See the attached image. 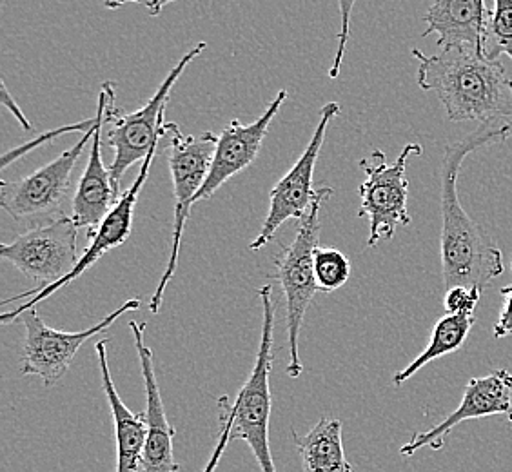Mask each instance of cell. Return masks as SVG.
I'll return each instance as SVG.
<instances>
[{
	"instance_id": "cell-22",
	"label": "cell",
	"mask_w": 512,
	"mask_h": 472,
	"mask_svg": "<svg viewBox=\"0 0 512 472\" xmlns=\"http://www.w3.org/2000/svg\"><path fill=\"white\" fill-rule=\"evenodd\" d=\"M351 276L349 258L335 247L318 246L315 249L316 287L322 293H335L344 287Z\"/></svg>"
},
{
	"instance_id": "cell-13",
	"label": "cell",
	"mask_w": 512,
	"mask_h": 472,
	"mask_svg": "<svg viewBox=\"0 0 512 472\" xmlns=\"http://www.w3.org/2000/svg\"><path fill=\"white\" fill-rule=\"evenodd\" d=\"M498 414L507 416V420L512 423V374L505 369H498L480 378H471L465 385L458 409H454L445 420L436 423L431 429L414 434L400 449V454L411 458L425 447L431 451H440L445 447L447 436L460 423Z\"/></svg>"
},
{
	"instance_id": "cell-6",
	"label": "cell",
	"mask_w": 512,
	"mask_h": 472,
	"mask_svg": "<svg viewBox=\"0 0 512 472\" xmlns=\"http://www.w3.org/2000/svg\"><path fill=\"white\" fill-rule=\"evenodd\" d=\"M206 42H198L191 50L178 60L175 68L171 69L168 77L162 80L160 88L142 108L133 113H120L115 108V93L111 95L108 104V118L106 122L111 124L108 133V146L113 148V162L109 166L115 191L120 195V184L131 166L137 162H144L158 138L164 137V113L168 106L171 89L175 88L180 75L186 71L189 64L197 59L202 51L206 50Z\"/></svg>"
},
{
	"instance_id": "cell-27",
	"label": "cell",
	"mask_w": 512,
	"mask_h": 472,
	"mask_svg": "<svg viewBox=\"0 0 512 472\" xmlns=\"http://www.w3.org/2000/svg\"><path fill=\"white\" fill-rule=\"evenodd\" d=\"M500 293L503 296V307L500 318L494 325L493 335L494 338H507V336H512V284L503 287Z\"/></svg>"
},
{
	"instance_id": "cell-23",
	"label": "cell",
	"mask_w": 512,
	"mask_h": 472,
	"mask_svg": "<svg viewBox=\"0 0 512 472\" xmlns=\"http://www.w3.org/2000/svg\"><path fill=\"white\" fill-rule=\"evenodd\" d=\"M95 122H97V117L88 118V120H82V122H77V124H69V126H62V128L53 129V131H48V133H44V135H40V137L33 138L30 142L22 144L20 148L13 149L10 153H4V157H2V169L10 168L13 162H17V160H20L24 155H28L33 149L44 146V144H48V142H53L55 138L62 137V135H68V133H82V135H84V133H88L89 129L95 126Z\"/></svg>"
},
{
	"instance_id": "cell-2",
	"label": "cell",
	"mask_w": 512,
	"mask_h": 472,
	"mask_svg": "<svg viewBox=\"0 0 512 472\" xmlns=\"http://www.w3.org/2000/svg\"><path fill=\"white\" fill-rule=\"evenodd\" d=\"M418 60L416 80L424 91H433L444 104L451 122H493L512 118V79L502 60L487 59L471 46H444L438 55H424L414 48Z\"/></svg>"
},
{
	"instance_id": "cell-30",
	"label": "cell",
	"mask_w": 512,
	"mask_h": 472,
	"mask_svg": "<svg viewBox=\"0 0 512 472\" xmlns=\"http://www.w3.org/2000/svg\"><path fill=\"white\" fill-rule=\"evenodd\" d=\"M171 2H175V0H155V2L149 6V15H151V17H157V15H160V11L164 10Z\"/></svg>"
},
{
	"instance_id": "cell-19",
	"label": "cell",
	"mask_w": 512,
	"mask_h": 472,
	"mask_svg": "<svg viewBox=\"0 0 512 472\" xmlns=\"http://www.w3.org/2000/svg\"><path fill=\"white\" fill-rule=\"evenodd\" d=\"M293 438L304 472H355L345 456L340 420L322 416L306 436H298L293 431Z\"/></svg>"
},
{
	"instance_id": "cell-12",
	"label": "cell",
	"mask_w": 512,
	"mask_h": 472,
	"mask_svg": "<svg viewBox=\"0 0 512 472\" xmlns=\"http://www.w3.org/2000/svg\"><path fill=\"white\" fill-rule=\"evenodd\" d=\"M338 115H340L338 102H327L320 111L318 126L304 153L293 164V168L276 182V186L269 193V211L260 233L249 246L251 251L266 247L273 240L276 231L284 226L287 220L306 218L316 195V189H313V177H315L316 162L324 146L325 133L329 124L335 122Z\"/></svg>"
},
{
	"instance_id": "cell-7",
	"label": "cell",
	"mask_w": 512,
	"mask_h": 472,
	"mask_svg": "<svg viewBox=\"0 0 512 472\" xmlns=\"http://www.w3.org/2000/svg\"><path fill=\"white\" fill-rule=\"evenodd\" d=\"M424 148L420 144H407L393 164H387L382 151H373L360 160L365 180L360 184V217L369 218L367 246L375 247L382 240H391L396 227L409 226L411 215L407 209L409 182L405 177L407 162L420 157Z\"/></svg>"
},
{
	"instance_id": "cell-5",
	"label": "cell",
	"mask_w": 512,
	"mask_h": 472,
	"mask_svg": "<svg viewBox=\"0 0 512 472\" xmlns=\"http://www.w3.org/2000/svg\"><path fill=\"white\" fill-rule=\"evenodd\" d=\"M164 133L169 140L168 162L171 180H173V195H175V217H173V236H171L168 266L164 275L160 276V282L149 302V311L153 315L160 313L164 293L177 271L178 253L182 246L186 222H188L191 207L197 200L198 191L202 189L209 175L215 148H217V135L209 131L202 135H184L175 122H166Z\"/></svg>"
},
{
	"instance_id": "cell-1",
	"label": "cell",
	"mask_w": 512,
	"mask_h": 472,
	"mask_svg": "<svg viewBox=\"0 0 512 472\" xmlns=\"http://www.w3.org/2000/svg\"><path fill=\"white\" fill-rule=\"evenodd\" d=\"M511 133L512 126L507 120L483 122L445 149L440 169V260L445 289L467 287L485 291L494 278L503 273L502 251L483 235L482 229L463 209L458 197V177L463 160L473 151L503 142Z\"/></svg>"
},
{
	"instance_id": "cell-28",
	"label": "cell",
	"mask_w": 512,
	"mask_h": 472,
	"mask_svg": "<svg viewBox=\"0 0 512 472\" xmlns=\"http://www.w3.org/2000/svg\"><path fill=\"white\" fill-rule=\"evenodd\" d=\"M0 88H2V106L10 109L11 115L19 120L20 128L24 129V131H31L33 126H31L30 120L24 117L22 109H20L19 104L13 100V97H11V93L8 91V88H6V84H4V82H0Z\"/></svg>"
},
{
	"instance_id": "cell-21",
	"label": "cell",
	"mask_w": 512,
	"mask_h": 472,
	"mask_svg": "<svg viewBox=\"0 0 512 472\" xmlns=\"http://www.w3.org/2000/svg\"><path fill=\"white\" fill-rule=\"evenodd\" d=\"M483 55L491 60L507 55L512 60V0H494L483 39Z\"/></svg>"
},
{
	"instance_id": "cell-25",
	"label": "cell",
	"mask_w": 512,
	"mask_h": 472,
	"mask_svg": "<svg viewBox=\"0 0 512 472\" xmlns=\"http://www.w3.org/2000/svg\"><path fill=\"white\" fill-rule=\"evenodd\" d=\"M356 0H338V10H340V33H338V48H336L333 66L329 69V79H338L342 62H344L345 48L351 37V13L355 8Z\"/></svg>"
},
{
	"instance_id": "cell-11",
	"label": "cell",
	"mask_w": 512,
	"mask_h": 472,
	"mask_svg": "<svg viewBox=\"0 0 512 472\" xmlns=\"http://www.w3.org/2000/svg\"><path fill=\"white\" fill-rule=\"evenodd\" d=\"M79 227L71 217H59L33 226L11 244L0 246L2 260L40 287L51 286L68 275L79 262Z\"/></svg>"
},
{
	"instance_id": "cell-3",
	"label": "cell",
	"mask_w": 512,
	"mask_h": 472,
	"mask_svg": "<svg viewBox=\"0 0 512 472\" xmlns=\"http://www.w3.org/2000/svg\"><path fill=\"white\" fill-rule=\"evenodd\" d=\"M333 197L331 187H318L311 209L306 218L300 220L295 240L284 247L282 255L275 260V278L280 282L286 298L287 342H289V364L286 373L298 378L304 365L300 360V333L307 309L313 302L318 287L315 278V249L318 247L320 211L325 202Z\"/></svg>"
},
{
	"instance_id": "cell-29",
	"label": "cell",
	"mask_w": 512,
	"mask_h": 472,
	"mask_svg": "<svg viewBox=\"0 0 512 472\" xmlns=\"http://www.w3.org/2000/svg\"><path fill=\"white\" fill-rule=\"evenodd\" d=\"M155 0H104V4H106V8L109 10H119L122 6H126V4H146V6H151Z\"/></svg>"
},
{
	"instance_id": "cell-14",
	"label": "cell",
	"mask_w": 512,
	"mask_h": 472,
	"mask_svg": "<svg viewBox=\"0 0 512 472\" xmlns=\"http://www.w3.org/2000/svg\"><path fill=\"white\" fill-rule=\"evenodd\" d=\"M286 100L287 91L282 89L275 99L267 104L266 111L256 118L255 122L242 124L235 118L220 135H217V148H215L211 169L204 186L198 191L195 204L202 200H209L229 178L242 173L255 162L264 144V138L267 137L269 126Z\"/></svg>"
},
{
	"instance_id": "cell-20",
	"label": "cell",
	"mask_w": 512,
	"mask_h": 472,
	"mask_svg": "<svg viewBox=\"0 0 512 472\" xmlns=\"http://www.w3.org/2000/svg\"><path fill=\"white\" fill-rule=\"evenodd\" d=\"M474 324H476L474 315H447L440 318L434 324L429 345L405 369L394 374L393 384L396 387H402L407 380L413 378L414 374L422 371L425 365L447 354L458 353L465 344L467 336L471 335Z\"/></svg>"
},
{
	"instance_id": "cell-15",
	"label": "cell",
	"mask_w": 512,
	"mask_h": 472,
	"mask_svg": "<svg viewBox=\"0 0 512 472\" xmlns=\"http://www.w3.org/2000/svg\"><path fill=\"white\" fill-rule=\"evenodd\" d=\"M115 93L113 82L106 80L100 88L99 106H97V129L91 140L88 164L77 184L73 197V215L79 229H88L89 235L97 231L102 220L108 217L109 211L119 202L120 195L115 191L111 171L104 166L102 160V128L108 118V104Z\"/></svg>"
},
{
	"instance_id": "cell-17",
	"label": "cell",
	"mask_w": 512,
	"mask_h": 472,
	"mask_svg": "<svg viewBox=\"0 0 512 472\" xmlns=\"http://www.w3.org/2000/svg\"><path fill=\"white\" fill-rule=\"evenodd\" d=\"M491 11L485 0H434L425 13L422 37L436 33L438 46H471L483 51V39Z\"/></svg>"
},
{
	"instance_id": "cell-24",
	"label": "cell",
	"mask_w": 512,
	"mask_h": 472,
	"mask_svg": "<svg viewBox=\"0 0 512 472\" xmlns=\"http://www.w3.org/2000/svg\"><path fill=\"white\" fill-rule=\"evenodd\" d=\"M231 400L227 396H222L218 400V418H220V434H218L217 445L211 453V458L207 460L206 467L202 472L217 471L218 463L222 460V454L226 451L227 445L231 442V427H233V414H231Z\"/></svg>"
},
{
	"instance_id": "cell-8",
	"label": "cell",
	"mask_w": 512,
	"mask_h": 472,
	"mask_svg": "<svg viewBox=\"0 0 512 472\" xmlns=\"http://www.w3.org/2000/svg\"><path fill=\"white\" fill-rule=\"evenodd\" d=\"M140 298H131L120 305L113 313L102 318L99 324L91 325L79 333H68L53 329L46 324L35 309H30L20 315V322L24 325V345H22V362L20 374L22 376H39L46 387L59 384L66 376L69 367L73 364L80 347L88 342L89 338L100 335L126 313H133L140 309Z\"/></svg>"
},
{
	"instance_id": "cell-9",
	"label": "cell",
	"mask_w": 512,
	"mask_h": 472,
	"mask_svg": "<svg viewBox=\"0 0 512 472\" xmlns=\"http://www.w3.org/2000/svg\"><path fill=\"white\" fill-rule=\"evenodd\" d=\"M97 117V115H95ZM95 126L84 133L73 148L66 149L60 157L51 160L44 168L37 169L17 182L0 184V206L19 222H30L33 226L46 224L57 217L71 191V175L88 142L93 140Z\"/></svg>"
},
{
	"instance_id": "cell-31",
	"label": "cell",
	"mask_w": 512,
	"mask_h": 472,
	"mask_svg": "<svg viewBox=\"0 0 512 472\" xmlns=\"http://www.w3.org/2000/svg\"><path fill=\"white\" fill-rule=\"evenodd\" d=\"M511 269H512V258H511Z\"/></svg>"
},
{
	"instance_id": "cell-18",
	"label": "cell",
	"mask_w": 512,
	"mask_h": 472,
	"mask_svg": "<svg viewBox=\"0 0 512 472\" xmlns=\"http://www.w3.org/2000/svg\"><path fill=\"white\" fill-rule=\"evenodd\" d=\"M95 351L99 356L102 387L108 398L113 427H115V442H117L115 472H138L142 465V453H144L146 436H148V416L146 413H133L122 402L109 371L108 340H99L95 344Z\"/></svg>"
},
{
	"instance_id": "cell-10",
	"label": "cell",
	"mask_w": 512,
	"mask_h": 472,
	"mask_svg": "<svg viewBox=\"0 0 512 472\" xmlns=\"http://www.w3.org/2000/svg\"><path fill=\"white\" fill-rule=\"evenodd\" d=\"M166 137V135H164ZM162 137V138H164ZM153 144V148L149 151L148 157L142 162L140 171H138L137 178L131 186L120 195L119 202L115 204V207L109 211L108 217L102 220V224L97 227L95 233H91V246L80 255L77 266L73 267L69 271L68 275L64 276L59 282L51 284L46 287H33L30 291L22 293V295L13 296L4 300L2 305L11 304L15 300H22V298H30L26 304L19 305L15 311L11 313H4L0 316V324H11L15 320H19L22 313L35 309V305L44 302L46 298H50L51 295H55L57 291H60L62 287H68L69 284H73L79 276L84 275L88 269L95 266L99 262L100 258L104 255H108L109 251L117 249L122 246L129 235H131V229H133V217H135V206H137L138 195H140V189L146 184V180L149 177V171L153 166V160L157 157L158 146H160V140Z\"/></svg>"
},
{
	"instance_id": "cell-26",
	"label": "cell",
	"mask_w": 512,
	"mask_h": 472,
	"mask_svg": "<svg viewBox=\"0 0 512 472\" xmlns=\"http://www.w3.org/2000/svg\"><path fill=\"white\" fill-rule=\"evenodd\" d=\"M480 289H467V287H451L445 291V311L449 315H474V309L482 298Z\"/></svg>"
},
{
	"instance_id": "cell-16",
	"label": "cell",
	"mask_w": 512,
	"mask_h": 472,
	"mask_svg": "<svg viewBox=\"0 0 512 472\" xmlns=\"http://www.w3.org/2000/svg\"><path fill=\"white\" fill-rule=\"evenodd\" d=\"M131 335L137 347L138 362L140 371L144 378V389H146V400H148V436L142 453V472H178L180 465L175 460L173 453V440H175V427L169 423L166 407L160 396L157 374H155V362L153 353L146 345L144 333L146 324L131 322Z\"/></svg>"
},
{
	"instance_id": "cell-4",
	"label": "cell",
	"mask_w": 512,
	"mask_h": 472,
	"mask_svg": "<svg viewBox=\"0 0 512 472\" xmlns=\"http://www.w3.org/2000/svg\"><path fill=\"white\" fill-rule=\"evenodd\" d=\"M262 302V335L256 351L255 365L246 384L238 391L231 404L233 427L231 442L244 440L255 454L256 463L262 472H276L275 460L269 447V420L273 409V396L269 376L275 364V302L273 286L264 284L258 289Z\"/></svg>"
}]
</instances>
